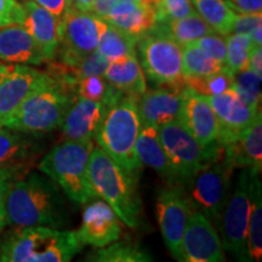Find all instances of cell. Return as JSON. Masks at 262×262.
Wrapping results in <instances>:
<instances>
[{
    "label": "cell",
    "instance_id": "1",
    "mask_svg": "<svg viewBox=\"0 0 262 262\" xmlns=\"http://www.w3.org/2000/svg\"><path fill=\"white\" fill-rule=\"evenodd\" d=\"M63 194L54 180L38 172L17 179L6 198V225L66 227L70 225V211Z\"/></svg>",
    "mask_w": 262,
    "mask_h": 262
},
{
    "label": "cell",
    "instance_id": "2",
    "mask_svg": "<svg viewBox=\"0 0 262 262\" xmlns=\"http://www.w3.org/2000/svg\"><path fill=\"white\" fill-rule=\"evenodd\" d=\"M137 98L122 94L107 108L94 139L123 170L139 180L143 164L136 155L135 143L141 129Z\"/></svg>",
    "mask_w": 262,
    "mask_h": 262
},
{
    "label": "cell",
    "instance_id": "3",
    "mask_svg": "<svg viewBox=\"0 0 262 262\" xmlns=\"http://www.w3.org/2000/svg\"><path fill=\"white\" fill-rule=\"evenodd\" d=\"M83 243L75 232L44 227H19L9 232L0 247L4 262H67L79 254Z\"/></svg>",
    "mask_w": 262,
    "mask_h": 262
},
{
    "label": "cell",
    "instance_id": "4",
    "mask_svg": "<svg viewBox=\"0 0 262 262\" xmlns=\"http://www.w3.org/2000/svg\"><path fill=\"white\" fill-rule=\"evenodd\" d=\"M89 179L97 193L127 227H140L142 220L137 182L139 180L120 168L100 147H95L89 157Z\"/></svg>",
    "mask_w": 262,
    "mask_h": 262
},
{
    "label": "cell",
    "instance_id": "5",
    "mask_svg": "<svg viewBox=\"0 0 262 262\" xmlns=\"http://www.w3.org/2000/svg\"><path fill=\"white\" fill-rule=\"evenodd\" d=\"M75 93L44 72L24 102L5 124L27 135H42L60 127Z\"/></svg>",
    "mask_w": 262,
    "mask_h": 262
},
{
    "label": "cell",
    "instance_id": "6",
    "mask_svg": "<svg viewBox=\"0 0 262 262\" xmlns=\"http://www.w3.org/2000/svg\"><path fill=\"white\" fill-rule=\"evenodd\" d=\"M93 148V141L66 140L48 152L38 165L74 204H88L97 198L88 170Z\"/></svg>",
    "mask_w": 262,
    "mask_h": 262
},
{
    "label": "cell",
    "instance_id": "7",
    "mask_svg": "<svg viewBox=\"0 0 262 262\" xmlns=\"http://www.w3.org/2000/svg\"><path fill=\"white\" fill-rule=\"evenodd\" d=\"M233 170L222 157L199 170L182 187L192 210L204 215L215 227L231 195Z\"/></svg>",
    "mask_w": 262,
    "mask_h": 262
},
{
    "label": "cell",
    "instance_id": "8",
    "mask_svg": "<svg viewBox=\"0 0 262 262\" xmlns=\"http://www.w3.org/2000/svg\"><path fill=\"white\" fill-rule=\"evenodd\" d=\"M159 136L181 182L180 187H183L199 170L224 156V146L220 142L211 147H203L178 119L160 126Z\"/></svg>",
    "mask_w": 262,
    "mask_h": 262
},
{
    "label": "cell",
    "instance_id": "9",
    "mask_svg": "<svg viewBox=\"0 0 262 262\" xmlns=\"http://www.w3.org/2000/svg\"><path fill=\"white\" fill-rule=\"evenodd\" d=\"M253 175L255 173L249 169L242 168L217 225L222 248L239 261H249L247 233L251 209Z\"/></svg>",
    "mask_w": 262,
    "mask_h": 262
},
{
    "label": "cell",
    "instance_id": "10",
    "mask_svg": "<svg viewBox=\"0 0 262 262\" xmlns=\"http://www.w3.org/2000/svg\"><path fill=\"white\" fill-rule=\"evenodd\" d=\"M139 62L147 79L155 85L183 81L182 47L153 26L137 39Z\"/></svg>",
    "mask_w": 262,
    "mask_h": 262
},
{
    "label": "cell",
    "instance_id": "11",
    "mask_svg": "<svg viewBox=\"0 0 262 262\" xmlns=\"http://www.w3.org/2000/svg\"><path fill=\"white\" fill-rule=\"evenodd\" d=\"M102 24L103 19L90 11H81L73 4L68 6L60 18L57 61L71 64L96 50Z\"/></svg>",
    "mask_w": 262,
    "mask_h": 262
},
{
    "label": "cell",
    "instance_id": "12",
    "mask_svg": "<svg viewBox=\"0 0 262 262\" xmlns=\"http://www.w3.org/2000/svg\"><path fill=\"white\" fill-rule=\"evenodd\" d=\"M192 212L189 202L180 186L160 189L156 204L157 221L164 244L173 258L181 261V242Z\"/></svg>",
    "mask_w": 262,
    "mask_h": 262
},
{
    "label": "cell",
    "instance_id": "13",
    "mask_svg": "<svg viewBox=\"0 0 262 262\" xmlns=\"http://www.w3.org/2000/svg\"><path fill=\"white\" fill-rule=\"evenodd\" d=\"M181 261L221 262L225 261L217 229L201 212L192 210L181 242Z\"/></svg>",
    "mask_w": 262,
    "mask_h": 262
},
{
    "label": "cell",
    "instance_id": "14",
    "mask_svg": "<svg viewBox=\"0 0 262 262\" xmlns=\"http://www.w3.org/2000/svg\"><path fill=\"white\" fill-rule=\"evenodd\" d=\"M219 124V142H234L261 112L245 102L233 88L209 97Z\"/></svg>",
    "mask_w": 262,
    "mask_h": 262
},
{
    "label": "cell",
    "instance_id": "15",
    "mask_svg": "<svg viewBox=\"0 0 262 262\" xmlns=\"http://www.w3.org/2000/svg\"><path fill=\"white\" fill-rule=\"evenodd\" d=\"M178 120L203 147L219 143V124L209 97L186 85Z\"/></svg>",
    "mask_w": 262,
    "mask_h": 262
},
{
    "label": "cell",
    "instance_id": "16",
    "mask_svg": "<svg viewBox=\"0 0 262 262\" xmlns=\"http://www.w3.org/2000/svg\"><path fill=\"white\" fill-rule=\"evenodd\" d=\"M42 74L28 64L0 63V125L5 126Z\"/></svg>",
    "mask_w": 262,
    "mask_h": 262
},
{
    "label": "cell",
    "instance_id": "17",
    "mask_svg": "<svg viewBox=\"0 0 262 262\" xmlns=\"http://www.w3.org/2000/svg\"><path fill=\"white\" fill-rule=\"evenodd\" d=\"M183 88L185 81H180L175 84L156 85L155 89L146 90L137 100L141 125L160 127L178 119Z\"/></svg>",
    "mask_w": 262,
    "mask_h": 262
},
{
    "label": "cell",
    "instance_id": "18",
    "mask_svg": "<svg viewBox=\"0 0 262 262\" xmlns=\"http://www.w3.org/2000/svg\"><path fill=\"white\" fill-rule=\"evenodd\" d=\"M120 220L106 202L91 201L83 211L80 228L75 232L84 245L102 248L120 237Z\"/></svg>",
    "mask_w": 262,
    "mask_h": 262
},
{
    "label": "cell",
    "instance_id": "19",
    "mask_svg": "<svg viewBox=\"0 0 262 262\" xmlns=\"http://www.w3.org/2000/svg\"><path fill=\"white\" fill-rule=\"evenodd\" d=\"M107 106L75 95L61 123L64 141H93L107 113Z\"/></svg>",
    "mask_w": 262,
    "mask_h": 262
},
{
    "label": "cell",
    "instance_id": "20",
    "mask_svg": "<svg viewBox=\"0 0 262 262\" xmlns=\"http://www.w3.org/2000/svg\"><path fill=\"white\" fill-rule=\"evenodd\" d=\"M22 26L34 39L47 62L56 58L60 48V18L33 0L25 2Z\"/></svg>",
    "mask_w": 262,
    "mask_h": 262
},
{
    "label": "cell",
    "instance_id": "21",
    "mask_svg": "<svg viewBox=\"0 0 262 262\" xmlns=\"http://www.w3.org/2000/svg\"><path fill=\"white\" fill-rule=\"evenodd\" d=\"M39 66L47 62L40 49L21 24L0 27V63Z\"/></svg>",
    "mask_w": 262,
    "mask_h": 262
},
{
    "label": "cell",
    "instance_id": "22",
    "mask_svg": "<svg viewBox=\"0 0 262 262\" xmlns=\"http://www.w3.org/2000/svg\"><path fill=\"white\" fill-rule=\"evenodd\" d=\"M224 146V159L233 168H247L260 173L262 166V119L261 112L234 142Z\"/></svg>",
    "mask_w": 262,
    "mask_h": 262
},
{
    "label": "cell",
    "instance_id": "23",
    "mask_svg": "<svg viewBox=\"0 0 262 262\" xmlns=\"http://www.w3.org/2000/svg\"><path fill=\"white\" fill-rule=\"evenodd\" d=\"M136 155L143 165L149 166L158 173L168 186H181L180 179L172 168L159 136V127L141 125L135 143Z\"/></svg>",
    "mask_w": 262,
    "mask_h": 262
},
{
    "label": "cell",
    "instance_id": "24",
    "mask_svg": "<svg viewBox=\"0 0 262 262\" xmlns=\"http://www.w3.org/2000/svg\"><path fill=\"white\" fill-rule=\"evenodd\" d=\"M103 21L139 39L156 25L155 10L139 0H118Z\"/></svg>",
    "mask_w": 262,
    "mask_h": 262
},
{
    "label": "cell",
    "instance_id": "25",
    "mask_svg": "<svg viewBox=\"0 0 262 262\" xmlns=\"http://www.w3.org/2000/svg\"><path fill=\"white\" fill-rule=\"evenodd\" d=\"M103 77L116 89L137 98L147 90L146 75L137 58V54L111 61Z\"/></svg>",
    "mask_w": 262,
    "mask_h": 262
},
{
    "label": "cell",
    "instance_id": "26",
    "mask_svg": "<svg viewBox=\"0 0 262 262\" xmlns=\"http://www.w3.org/2000/svg\"><path fill=\"white\" fill-rule=\"evenodd\" d=\"M155 27L160 29L165 34H168L169 37H171L181 47L194 42L199 38L204 37V35L216 33L199 16L195 10L192 14L185 16L182 18L172 19V21L164 22V24H156Z\"/></svg>",
    "mask_w": 262,
    "mask_h": 262
},
{
    "label": "cell",
    "instance_id": "27",
    "mask_svg": "<svg viewBox=\"0 0 262 262\" xmlns=\"http://www.w3.org/2000/svg\"><path fill=\"white\" fill-rule=\"evenodd\" d=\"M136 42L135 37L103 21L96 50L111 62L136 55Z\"/></svg>",
    "mask_w": 262,
    "mask_h": 262
},
{
    "label": "cell",
    "instance_id": "28",
    "mask_svg": "<svg viewBox=\"0 0 262 262\" xmlns=\"http://www.w3.org/2000/svg\"><path fill=\"white\" fill-rule=\"evenodd\" d=\"M34 152V145L27 134L0 125V166L24 165Z\"/></svg>",
    "mask_w": 262,
    "mask_h": 262
},
{
    "label": "cell",
    "instance_id": "29",
    "mask_svg": "<svg viewBox=\"0 0 262 262\" xmlns=\"http://www.w3.org/2000/svg\"><path fill=\"white\" fill-rule=\"evenodd\" d=\"M247 251L249 261H260L262 257V195L258 173L253 175L251 209L247 233Z\"/></svg>",
    "mask_w": 262,
    "mask_h": 262
},
{
    "label": "cell",
    "instance_id": "30",
    "mask_svg": "<svg viewBox=\"0 0 262 262\" xmlns=\"http://www.w3.org/2000/svg\"><path fill=\"white\" fill-rule=\"evenodd\" d=\"M194 10L216 33L227 35L232 33L237 12L226 0H191Z\"/></svg>",
    "mask_w": 262,
    "mask_h": 262
},
{
    "label": "cell",
    "instance_id": "31",
    "mask_svg": "<svg viewBox=\"0 0 262 262\" xmlns=\"http://www.w3.org/2000/svg\"><path fill=\"white\" fill-rule=\"evenodd\" d=\"M86 261L94 262H149L153 258L139 245L129 242H117L88 254Z\"/></svg>",
    "mask_w": 262,
    "mask_h": 262
},
{
    "label": "cell",
    "instance_id": "32",
    "mask_svg": "<svg viewBox=\"0 0 262 262\" xmlns=\"http://www.w3.org/2000/svg\"><path fill=\"white\" fill-rule=\"evenodd\" d=\"M225 67L221 62L215 60L199 48L195 42L182 47V77H205L214 74Z\"/></svg>",
    "mask_w": 262,
    "mask_h": 262
},
{
    "label": "cell",
    "instance_id": "33",
    "mask_svg": "<svg viewBox=\"0 0 262 262\" xmlns=\"http://www.w3.org/2000/svg\"><path fill=\"white\" fill-rule=\"evenodd\" d=\"M78 96L110 107L120 95L124 94L113 86L103 75H89L79 80L75 90Z\"/></svg>",
    "mask_w": 262,
    "mask_h": 262
},
{
    "label": "cell",
    "instance_id": "34",
    "mask_svg": "<svg viewBox=\"0 0 262 262\" xmlns=\"http://www.w3.org/2000/svg\"><path fill=\"white\" fill-rule=\"evenodd\" d=\"M225 40L226 67L233 74L247 70L249 64V54L254 45L249 34L231 33V34L225 35Z\"/></svg>",
    "mask_w": 262,
    "mask_h": 262
},
{
    "label": "cell",
    "instance_id": "35",
    "mask_svg": "<svg viewBox=\"0 0 262 262\" xmlns=\"http://www.w3.org/2000/svg\"><path fill=\"white\" fill-rule=\"evenodd\" d=\"M183 81L186 86L191 88L195 93L210 97L232 89L234 84V74L225 66L221 71L214 74L205 75V77L183 78Z\"/></svg>",
    "mask_w": 262,
    "mask_h": 262
},
{
    "label": "cell",
    "instance_id": "36",
    "mask_svg": "<svg viewBox=\"0 0 262 262\" xmlns=\"http://www.w3.org/2000/svg\"><path fill=\"white\" fill-rule=\"evenodd\" d=\"M233 89L249 106L260 110L261 78L255 74L253 71L247 68V70L234 74Z\"/></svg>",
    "mask_w": 262,
    "mask_h": 262
},
{
    "label": "cell",
    "instance_id": "37",
    "mask_svg": "<svg viewBox=\"0 0 262 262\" xmlns=\"http://www.w3.org/2000/svg\"><path fill=\"white\" fill-rule=\"evenodd\" d=\"M156 16V24L182 18L194 11L191 0H160L153 6Z\"/></svg>",
    "mask_w": 262,
    "mask_h": 262
},
{
    "label": "cell",
    "instance_id": "38",
    "mask_svg": "<svg viewBox=\"0 0 262 262\" xmlns=\"http://www.w3.org/2000/svg\"><path fill=\"white\" fill-rule=\"evenodd\" d=\"M24 165L0 166V232L6 226V198L16 180L21 178Z\"/></svg>",
    "mask_w": 262,
    "mask_h": 262
},
{
    "label": "cell",
    "instance_id": "39",
    "mask_svg": "<svg viewBox=\"0 0 262 262\" xmlns=\"http://www.w3.org/2000/svg\"><path fill=\"white\" fill-rule=\"evenodd\" d=\"M199 48H202L206 54L210 55L215 60L226 63V40L225 35L222 37L219 33H211V34L204 35L194 41Z\"/></svg>",
    "mask_w": 262,
    "mask_h": 262
},
{
    "label": "cell",
    "instance_id": "40",
    "mask_svg": "<svg viewBox=\"0 0 262 262\" xmlns=\"http://www.w3.org/2000/svg\"><path fill=\"white\" fill-rule=\"evenodd\" d=\"M24 6L17 0H0V27L22 24Z\"/></svg>",
    "mask_w": 262,
    "mask_h": 262
},
{
    "label": "cell",
    "instance_id": "41",
    "mask_svg": "<svg viewBox=\"0 0 262 262\" xmlns=\"http://www.w3.org/2000/svg\"><path fill=\"white\" fill-rule=\"evenodd\" d=\"M262 25V12H255V14H235L232 33H243V34H250L255 28Z\"/></svg>",
    "mask_w": 262,
    "mask_h": 262
},
{
    "label": "cell",
    "instance_id": "42",
    "mask_svg": "<svg viewBox=\"0 0 262 262\" xmlns=\"http://www.w3.org/2000/svg\"><path fill=\"white\" fill-rule=\"evenodd\" d=\"M235 12L255 14L262 11V0H226Z\"/></svg>",
    "mask_w": 262,
    "mask_h": 262
},
{
    "label": "cell",
    "instance_id": "43",
    "mask_svg": "<svg viewBox=\"0 0 262 262\" xmlns=\"http://www.w3.org/2000/svg\"><path fill=\"white\" fill-rule=\"evenodd\" d=\"M33 2H35L58 18H61L68 6L72 4V0H33Z\"/></svg>",
    "mask_w": 262,
    "mask_h": 262
},
{
    "label": "cell",
    "instance_id": "44",
    "mask_svg": "<svg viewBox=\"0 0 262 262\" xmlns=\"http://www.w3.org/2000/svg\"><path fill=\"white\" fill-rule=\"evenodd\" d=\"M249 70L262 78V49L260 45H253L249 54Z\"/></svg>",
    "mask_w": 262,
    "mask_h": 262
},
{
    "label": "cell",
    "instance_id": "45",
    "mask_svg": "<svg viewBox=\"0 0 262 262\" xmlns=\"http://www.w3.org/2000/svg\"><path fill=\"white\" fill-rule=\"evenodd\" d=\"M118 0H94L91 3L89 11L91 14L96 15L97 17L100 18H104L106 16L110 14V11L112 10V8L116 5V3Z\"/></svg>",
    "mask_w": 262,
    "mask_h": 262
},
{
    "label": "cell",
    "instance_id": "46",
    "mask_svg": "<svg viewBox=\"0 0 262 262\" xmlns=\"http://www.w3.org/2000/svg\"><path fill=\"white\" fill-rule=\"evenodd\" d=\"M249 37H250L251 41H253L254 45H262V25L258 26L254 29L253 32L249 34Z\"/></svg>",
    "mask_w": 262,
    "mask_h": 262
},
{
    "label": "cell",
    "instance_id": "47",
    "mask_svg": "<svg viewBox=\"0 0 262 262\" xmlns=\"http://www.w3.org/2000/svg\"><path fill=\"white\" fill-rule=\"evenodd\" d=\"M94 0H72V4L77 9L81 10V11H89L91 3Z\"/></svg>",
    "mask_w": 262,
    "mask_h": 262
},
{
    "label": "cell",
    "instance_id": "48",
    "mask_svg": "<svg viewBox=\"0 0 262 262\" xmlns=\"http://www.w3.org/2000/svg\"><path fill=\"white\" fill-rule=\"evenodd\" d=\"M139 2H141V3H145V4H147V5H150V6H152V8H153V6L158 4V3L160 2V0H139Z\"/></svg>",
    "mask_w": 262,
    "mask_h": 262
}]
</instances>
